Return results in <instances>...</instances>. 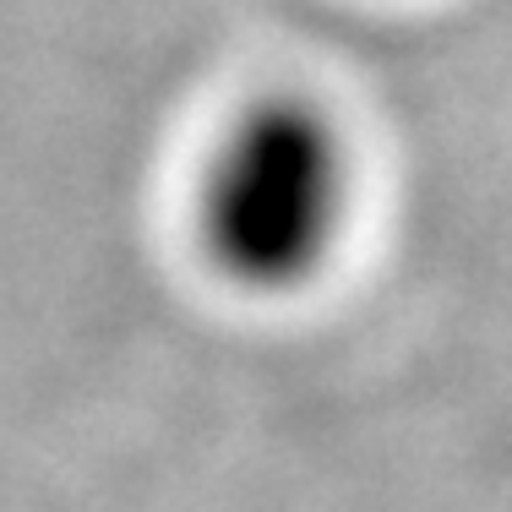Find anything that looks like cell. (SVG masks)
<instances>
[{
	"mask_svg": "<svg viewBox=\"0 0 512 512\" xmlns=\"http://www.w3.org/2000/svg\"><path fill=\"white\" fill-rule=\"evenodd\" d=\"M349 207V158L306 99H256L213 142L197 180V240L218 278L284 295L322 273Z\"/></svg>",
	"mask_w": 512,
	"mask_h": 512,
	"instance_id": "6da1fadb",
	"label": "cell"
}]
</instances>
